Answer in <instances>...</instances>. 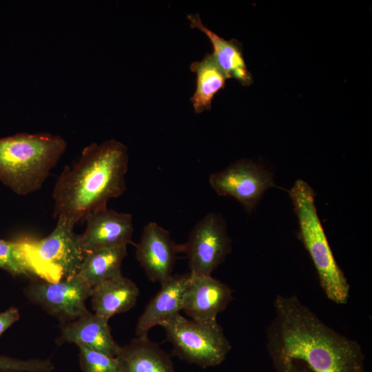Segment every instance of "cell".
I'll list each match as a JSON object with an SVG mask.
<instances>
[{
	"mask_svg": "<svg viewBox=\"0 0 372 372\" xmlns=\"http://www.w3.org/2000/svg\"><path fill=\"white\" fill-rule=\"evenodd\" d=\"M267 332L276 372H365L361 346L335 331L296 296L278 295Z\"/></svg>",
	"mask_w": 372,
	"mask_h": 372,
	"instance_id": "1",
	"label": "cell"
},
{
	"mask_svg": "<svg viewBox=\"0 0 372 372\" xmlns=\"http://www.w3.org/2000/svg\"><path fill=\"white\" fill-rule=\"evenodd\" d=\"M128 162L127 148L120 141L86 146L75 165L65 167L57 178L52 193L54 217L75 225L107 207L109 200L126 190Z\"/></svg>",
	"mask_w": 372,
	"mask_h": 372,
	"instance_id": "2",
	"label": "cell"
},
{
	"mask_svg": "<svg viewBox=\"0 0 372 372\" xmlns=\"http://www.w3.org/2000/svg\"><path fill=\"white\" fill-rule=\"evenodd\" d=\"M60 136L19 133L0 138V180L21 196L39 189L66 149Z\"/></svg>",
	"mask_w": 372,
	"mask_h": 372,
	"instance_id": "3",
	"label": "cell"
},
{
	"mask_svg": "<svg viewBox=\"0 0 372 372\" xmlns=\"http://www.w3.org/2000/svg\"><path fill=\"white\" fill-rule=\"evenodd\" d=\"M299 224L298 237L316 269L326 296L337 304L347 302L350 285L333 255L318 216L313 189L298 179L289 190Z\"/></svg>",
	"mask_w": 372,
	"mask_h": 372,
	"instance_id": "4",
	"label": "cell"
},
{
	"mask_svg": "<svg viewBox=\"0 0 372 372\" xmlns=\"http://www.w3.org/2000/svg\"><path fill=\"white\" fill-rule=\"evenodd\" d=\"M173 346V354L203 368L221 364L231 346L217 320L200 322L187 319L180 313L159 324Z\"/></svg>",
	"mask_w": 372,
	"mask_h": 372,
	"instance_id": "5",
	"label": "cell"
},
{
	"mask_svg": "<svg viewBox=\"0 0 372 372\" xmlns=\"http://www.w3.org/2000/svg\"><path fill=\"white\" fill-rule=\"evenodd\" d=\"M53 231L41 239L23 238L25 254L34 276L56 282L76 274L85 252L80 247L74 225L58 218Z\"/></svg>",
	"mask_w": 372,
	"mask_h": 372,
	"instance_id": "6",
	"label": "cell"
},
{
	"mask_svg": "<svg viewBox=\"0 0 372 372\" xmlns=\"http://www.w3.org/2000/svg\"><path fill=\"white\" fill-rule=\"evenodd\" d=\"M178 249L187 254L189 273L211 276L231 251V240L221 214H207L194 226L187 242L178 245Z\"/></svg>",
	"mask_w": 372,
	"mask_h": 372,
	"instance_id": "7",
	"label": "cell"
},
{
	"mask_svg": "<svg viewBox=\"0 0 372 372\" xmlns=\"http://www.w3.org/2000/svg\"><path fill=\"white\" fill-rule=\"evenodd\" d=\"M92 289L76 273L56 282L34 280L25 289V294L32 302L65 324L88 311L85 301Z\"/></svg>",
	"mask_w": 372,
	"mask_h": 372,
	"instance_id": "8",
	"label": "cell"
},
{
	"mask_svg": "<svg viewBox=\"0 0 372 372\" xmlns=\"http://www.w3.org/2000/svg\"><path fill=\"white\" fill-rule=\"evenodd\" d=\"M209 183L219 196L236 199L249 214L267 189L275 187L273 174L262 165L248 159H240L212 173Z\"/></svg>",
	"mask_w": 372,
	"mask_h": 372,
	"instance_id": "9",
	"label": "cell"
},
{
	"mask_svg": "<svg viewBox=\"0 0 372 372\" xmlns=\"http://www.w3.org/2000/svg\"><path fill=\"white\" fill-rule=\"evenodd\" d=\"M178 245L172 239L169 231L155 222L144 227L136 245V258L148 278L162 284L172 275Z\"/></svg>",
	"mask_w": 372,
	"mask_h": 372,
	"instance_id": "10",
	"label": "cell"
},
{
	"mask_svg": "<svg viewBox=\"0 0 372 372\" xmlns=\"http://www.w3.org/2000/svg\"><path fill=\"white\" fill-rule=\"evenodd\" d=\"M85 221V230L77 235L79 245L85 253L132 243L134 227L131 214L105 207L90 214Z\"/></svg>",
	"mask_w": 372,
	"mask_h": 372,
	"instance_id": "11",
	"label": "cell"
},
{
	"mask_svg": "<svg viewBox=\"0 0 372 372\" xmlns=\"http://www.w3.org/2000/svg\"><path fill=\"white\" fill-rule=\"evenodd\" d=\"M232 299V290L227 285L211 276L191 273L182 310L194 320L214 321Z\"/></svg>",
	"mask_w": 372,
	"mask_h": 372,
	"instance_id": "12",
	"label": "cell"
},
{
	"mask_svg": "<svg viewBox=\"0 0 372 372\" xmlns=\"http://www.w3.org/2000/svg\"><path fill=\"white\" fill-rule=\"evenodd\" d=\"M191 273L172 275L161 284V289L150 300L138 318L136 336H146L154 327L180 313Z\"/></svg>",
	"mask_w": 372,
	"mask_h": 372,
	"instance_id": "13",
	"label": "cell"
},
{
	"mask_svg": "<svg viewBox=\"0 0 372 372\" xmlns=\"http://www.w3.org/2000/svg\"><path fill=\"white\" fill-rule=\"evenodd\" d=\"M108 321L87 311L76 320L63 324L59 341L84 346L115 358L121 346L113 338Z\"/></svg>",
	"mask_w": 372,
	"mask_h": 372,
	"instance_id": "14",
	"label": "cell"
},
{
	"mask_svg": "<svg viewBox=\"0 0 372 372\" xmlns=\"http://www.w3.org/2000/svg\"><path fill=\"white\" fill-rule=\"evenodd\" d=\"M120 372H175L169 356L146 336L120 347L115 357Z\"/></svg>",
	"mask_w": 372,
	"mask_h": 372,
	"instance_id": "15",
	"label": "cell"
},
{
	"mask_svg": "<svg viewBox=\"0 0 372 372\" xmlns=\"http://www.w3.org/2000/svg\"><path fill=\"white\" fill-rule=\"evenodd\" d=\"M139 294L136 285L122 274L92 287L90 298L94 313L109 320L135 304Z\"/></svg>",
	"mask_w": 372,
	"mask_h": 372,
	"instance_id": "16",
	"label": "cell"
},
{
	"mask_svg": "<svg viewBox=\"0 0 372 372\" xmlns=\"http://www.w3.org/2000/svg\"><path fill=\"white\" fill-rule=\"evenodd\" d=\"M191 27L203 32L210 40L213 46L211 54L216 63L226 76L234 78L243 85L252 83V76L245 64L241 47L236 41H227L219 37L203 23L200 16H188Z\"/></svg>",
	"mask_w": 372,
	"mask_h": 372,
	"instance_id": "17",
	"label": "cell"
},
{
	"mask_svg": "<svg viewBox=\"0 0 372 372\" xmlns=\"http://www.w3.org/2000/svg\"><path fill=\"white\" fill-rule=\"evenodd\" d=\"M127 246L103 248L85 253L78 274L92 287L121 273Z\"/></svg>",
	"mask_w": 372,
	"mask_h": 372,
	"instance_id": "18",
	"label": "cell"
},
{
	"mask_svg": "<svg viewBox=\"0 0 372 372\" xmlns=\"http://www.w3.org/2000/svg\"><path fill=\"white\" fill-rule=\"evenodd\" d=\"M191 70L196 75V87L191 101L196 113L198 114L210 109L214 96L225 87L227 77L211 54L200 61L192 63Z\"/></svg>",
	"mask_w": 372,
	"mask_h": 372,
	"instance_id": "19",
	"label": "cell"
},
{
	"mask_svg": "<svg viewBox=\"0 0 372 372\" xmlns=\"http://www.w3.org/2000/svg\"><path fill=\"white\" fill-rule=\"evenodd\" d=\"M0 269L13 276H34L22 239L6 240L0 238Z\"/></svg>",
	"mask_w": 372,
	"mask_h": 372,
	"instance_id": "20",
	"label": "cell"
},
{
	"mask_svg": "<svg viewBox=\"0 0 372 372\" xmlns=\"http://www.w3.org/2000/svg\"><path fill=\"white\" fill-rule=\"evenodd\" d=\"M83 372H120L116 358L84 346H77Z\"/></svg>",
	"mask_w": 372,
	"mask_h": 372,
	"instance_id": "21",
	"label": "cell"
},
{
	"mask_svg": "<svg viewBox=\"0 0 372 372\" xmlns=\"http://www.w3.org/2000/svg\"><path fill=\"white\" fill-rule=\"evenodd\" d=\"M54 369L49 359L20 360L0 355V372H51Z\"/></svg>",
	"mask_w": 372,
	"mask_h": 372,
	"instance_id": "22",
	"label": "cell"
},
{
	"mask_svg": "<svg viewBox=\"0 0 372 372\" xmlns=\"http://www.w3.org/2000/svg\"><path fill=\"white\" fill-rule=\"evenodd\" d=\"M20 313L17 307H11L0 312V336L14 323L19 320Z\"/></svg>",
	"mask_w": 372,
	"mask_h": 372,
	"instance_id": "23",
	"label": "cell"
}]
</instances>
